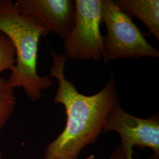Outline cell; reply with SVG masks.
Listing matches in <instances>:
<instances>
[{
    "label": "cell",
    "mask_w": 159,
    "mask_h": 159,
    "mask_svg": "<svg viewBox=\"0 0 159 159\" xmlns=\"http://www.w3.org/2000/svg\"><path fill=\"white\" fill-rule=\"evenodd\" d=\"M102 15L107 27L102 54L104 63L122 58H159V50L148 43L130 17L114 1L102 0Z\"/></svg>",
    "instance_id": "3"
},
{
    "label": "cell",
    "mask_w": 159,
    "mask_h": 159,
    "mask_svg": "<svg viewBox=\"0 0 159 159\" xmlns=\"http://www.w3.org/2000/svg\"><path fill=\"white\" fill-rule=\"evenodd\" d=\"M109 159H125L122 153L121 148L120 146L114 151Z\"/></svg>",
    "instance_id": "10"
},
{
    "label": "cell",
    "mask_w": 159,
    "mask_h": 159,
    "mask_svg": "<svg viewBox=\"0 0 159 159\" xmlns=\"http://www.w3.org/2000/svg\"><path fill=\"white\" fill-rule=\"evenodd\" d=\"M16 104L13 89L5 79L0 77V131L11 116Z\"/></svg>",
    "instance_id": "8"
},
{
    "label": "cell",
    "mask_w": 159,
    "mask_h": 159,
    "mask_svg": "<svg viewBox=\"0 0 159 159\" xmlns=\"http://www.w3.org/2000/svg\"><path fill=\"white\" fill-rule=\"evenodd\" d=\"M116 3L129 17L138 18L159 40V0H116Z\"/></svg>",
    "instance_id": "7"
},
{
    "label": "cell",
    "mask_w": 159,
    "mask_h": 159,
    "mask_svg": "<svg viewBox=\"0 0 159 159\" xmlns=\"http://www.w3.org/2000/svg\"><path fill=\"white\" fill-rule=\"evenodd\" d=\"M116 131L121 139V151L125 159H133V147L148 148L159 158V120L158 116L141 119L127 113L119 100L106 120L102 132Z\"/></svg>",
    "instance_id": "5"
},
{
    "label": "cell",
    "mask_w": 159,
    "mask_h": 159,
    "mask_svg": "<svg viewBox=\"0 0 159 159\" xmlns=\"http://www.w3.org/2000/svg\"><path fill=\"white\" fill-rule=\"evenodd\" d=\"M16 51L10 39L0 31V74L6 70L11 71L16 63Z\"/></svg>",
    "instance_id": "9"
},
{
    "label": "cell",
    "mask_w": 159,
    "mask_h": 159,
    "mask_svg": "<svg viewBox=\"0 0 159 159\" xmlns=\"http://www.w3.org/2000/svg\"><path fill=\"white\" fill-rule=\"evenodd\" d=\"M14 4L21 14L39 18L51 32L63 39L73 27L74 1L17 0Z\"/></svg>",
    "instance_id": "6"
},
{
    "label": "cell",
    "mask_w": 159,
    "mask_h": 159,
    "mask_svg": "<svg viewBox=\"0 0 159 159\" xmlns=\"http://www.w3.org/2000/svg\"><path fill=\"white\" fill-rule=\"evenodd\" d=\"M102 3V0L74 1V25L63 39L67 58L94 61L101 59L104 39L100 32Z\"/></svg>",
    "instance_id": "4"
},
{
    "label": "cell",
    "mask_w": 159,
    "mask_h": 159,
    "mask_svg": "<svg viewBox=\"0 0 159 159\" xmlns=\"http://www.w3.org/2000/svg\"><path fill=\"white\" fill-rule=\"evenodd\" d=\"M50 53V77L58 82L54 102L63 104L67 120L63 132L47 146L43 159H77L81 150L95 142L102 132L106 120L119 100L116 80L111 73L101 91L84 95L65 77L67 57L51 49Z\"/></svg>",
    "instance_id": "1"
},
{
    "label": "cell",
    "mask_w": 159,
    "mask_h": 159,
    "mask_svg": "<svg viewBox=\"0 0 159 159\" xmlns=\"http://www.w3.org/2000/svg\"><path fill=\"white\" fill-rule=\"evenodd\" d=\"M0 31L14 46L16 63L7 80L11 89L23 87L29 99L39 100L43 90L52 84L50 77H40L37 71L39 42L51 31L39 18L21 14L11 0H0Z\"/></svg>",
    "instance_id": "2"
},
{
    "label": "cell",
    "mask_w": 159,
    "mask_h": 159,
    "mask_svg": "<svg viewBox=\"0 0 159 159\" xmlns=\"http://www.w3.org/2000/svg\"><path fill=\"white\" fill-rule=\"evenodd\" d=\"M0 159H2V154H1V151H0Z\"/></svg>",
    "instance_id": "11"
}]
</instances>
